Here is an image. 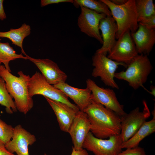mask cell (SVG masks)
<instances>
[{
	"label": "cell",
	"mask_w": 155,
	"mask_h": 155,
	"mask_svg": "<svg viewBox=\"0 0 155 155\" xmlns=\"http://www.w3.org/2000/svg\"><path fill=\"white\" fill-rule=\"evenodd\" d=\"M83 111L90 121V131L95 137L105 139L120 134L121 117L113 111L92 100Z\"/></svg>",
	"instance_id": "obj_1"
},
{
	"label": "cell",
	"mask_w": 155,
	"mask_h": 155,
	"mask_svg": "<svg viewBox=\"0 0 155 155\" xmlns=\"http://www.w3.org/2000/svg\"><path fill=\"white\" fill-rule=\"evenodd\" d=\"M107 57L127 65L139 54L131 35L128 31L118 39Z\"/></svg>",
	"instance_id": "obj_10"
},
{
	"label": "cell",
	"mask_w": 155,
	"mask_h": 155,
	"mask_svg": "<svg viewBox=\"0 0 155 155\" xmlns=\"http://www.w3.org/2000/svg\"><path fill=\"white\" fill-rule=\"evenodd\" d=\"M30 33V26L24 23L18 28H11L7 32H0V38L9 39L13 44L20 47L22 53L25 55L26 54L23 49V42L24 39L29 36Z\"/></svg>",
	"instance_id": "obj_20"
},
{
	"label": "cell",
	"mask_w": 155,
	"mask_h": 155,
	"mask_svg": "<svg viewBox=\"0 0 155 155\" xmlns=\"http://www.w3.org/2000/svg\"><path fill=\"white\" fill-rule=\"evenodd\" d=\"M28 91L32 98L36 95H41L44 97L63 103L75 109L80 110L76 105L69 101L68 97L64 93L49 83L42 74L36 71L30 78Z\"/></svg>",
	"instance_id": "obj_5"
},
{
	"label": "cell",
	"mask_w": 155,
	"mask_h": 155,
	"mask_svg": "<svg viewBox=\"0 0 155 155\" xmlns=\"http://www.w3.org/2000/svg\"><path fill=\"white\" fill-rule=\"evenodd\" d=\"M12 98L7 89L5 81L0 77V104L5 106L6 112L10 114L17 110Z\"/></svg>",
	"instance_id": "obj_24"
},
{
	"label": "cell",
	"mask_w": 155,
	"mask_h": 155,
	"mask_svg": "<svg viewBox=\"0 0 155 155\" xmlns=\"http://www.w3.org/2000/svg\"><path fill=\"white\" fill-rule=\"evenodd\" d=\"M117 155H147L144 150L138 146L131 148L126 149Z\"/></svg>",
	"instance_id": "obj_26"
},
{
	"label": "cell",
	"mask_w": 155,
	"mask_h": 155,
	"mask_svg": "<svg viewBox=\"0 0 155 155\" xmlns=\"http://www.w3.org/2000/svg\"><path fill=\"white\" fill-rule=\"evenodd\" d=\"M44 155H47L46 153H45L44 154Z\"/></svg>",
	"instance_id": "obj_34"
},
{
	"label": "cell",
	"mask_w": 155,
	"mask_h": 155,
	"mask_svg": "<svg viewBox=\"0 0 155 155\" xmlns=\"http://www.w3.org/2000/svg\"><path fill=\"white\" fill-rule=\"evenodd\" d=\"M113 3L117 5H121L125 3L127 0H110Z\"/></svg>",
	"instance_id": "obj_32"
},
{
	"label": "cell",
	"mask_w": 155,
	"mask_h": 155,
	"mask_svg": "<svg viewBox=\"0 0 155 155\" xmlns=\"http://www.w3.org/2000/svg\"><path fill=\"white\" fill-rule=\"evenodd\" d=\"M36 140L35 136L19 125L14 128L11 140L5 145L11 153L16 152L17 155H29L28 147Z\"/></svg>",
	"instance_id": "obj_12"
},
{
	"label": "cell",
	"mask_w": 155,
	"mask_h": 155,
	"mask_svg": "<svg viewBox=\"0 0 155 155\" xmlns=\"http://www.w3.org/2000/svg\"><path fill=\"white\" fill-rule=\"evenodd\" d=\"M99 28L102 32L103 43L102 46L96 50V53L106 55L111 52L116 42L117 26L112 16H106L100 21Z\"/></svg>",
	"instance_id": "obj_16"
},
{
	"label": "cell",
	"mask_w": 155,
	"mask_h": 155,
	"mask_svg": "<svg viewBox=\"0 0 155 155\" xmlns=\"http://www.w3.org/2000/svg\"><path fill=\"white\" fill-rule=\"evenodd\" d=\"M53 111L61 130L68 133L77 113L75 109L63 103L45 97Z\"/></svg>",
	"instance_id": "obj_17"
},
{
	"label": "cell",
	"mask_w": 155,
	"mask_h": 155,
	"mask_svg": "<svg viewBox=\"0 0 155 155\" xmlns=\"http://www.w3.org/2000/svg\"><path fill=\"white\" fill-rule=\"evenodd\" d=\"M73 0H41L40 1V6L42 7L53 4L58 3H61L69 2L73 3Z\"/></svg>",
	"instance_id": "obj_28"
},
{
	"label": "cell",
	"mask_w": 155,
	"mask_h": 155,
	"mask_svg": "<svg viewBox=\"0 0 155 155\" xmlns=\"http://www.w3.org/2000/svg\"><path fill=\"white\" fill-rule=\"evenodd\" d=\"M74 102L81 111H83L91 102V92L86 88L81 89L72 87L65 82L53 85Z\"/></svg>",
	"instance_id": "obj_18"
},
{
	"label": "cell",
	"mask_w": 155,
	"mask_h": 155,
	"mask_svg": "<svg viewBox=\"0 0 155 155\" xmlns=\"http://www.w3.org/2000/svg\"><path fill=\"white\" fill-rule=\"evenodd\" d=\"M80 7L81 12L78 18V25L80 31L88 36L95 38L102 44L99 26L100 20L106 16L88 8Z\"/></svg>",
	"instance_id": "obj_11"
},
{
	"label": "cell",
	"mask_w": 155,
	"mask_h": 155,
	"mask_svg": "<svg viewBox=\"0 0 155 155\" xmlns=\"http://www.w3.org/2000/svg\"><path fill=\"white\" fill-rule=\"evenodd\" d=\"M0 38V63H3L6 69L9 72L11 71L9 66V62L16 59L21 58L25 60L27 58L22 54H18L8 42L3 43Z\"/></svg>",
	"instance_id": "obj_21"
},
{
	"label": "cell",
	"mask_w": 155,
	"mask_h": 155,
	"mask_svg": "<svg viewBox=\"0 0 155 155\" xmlns=\"http://www.w3.org/2000/svg\"><path fill=\"white\" fill-rule=\"evenodd\" d=\"M150 89L151 91L149 93L155 96V87L152 86H151Z\"/></svg>",
	"instance_id": "obj_33"
},
{
	"label": "cell",
	"mask_w": 155,
	"mask_h": 155,
	"mask_svg": "<svg viewBox=\"0 0 155 155\" xmlns=\"http://www.w3.org/2000/svg\"><path fill=\"white\" fill-rule=\"evenodd\" d=\"M1 63H0V65H1Z\"/></svg>",
	"instance_id": "obj_35"
},
{
	"label": "cell",
	"mask_w": 155,
	"mask_h": 155,
	"mask_svg": "<svg viewBox=\"0 0 155 155\" xmlns=\"http://www.w3.org/2000/svg\"><path fill=\"white\" fill-rule=\"evenodd\" d=\"M3 0H0V20H3L6 18L3 5Z\"/></svg>",
	"instance_id": "obj_31"
},
{
	"label": "cell",
	"mask_w": 155,
	"mask_h": 155,
	"mask_svg": "<svg viewBox=\"0 0 155 155\" xmlns=\"http://www.w3.org/2000/svg\"><path fill=\"white\" fill-rule=\"evenodd\" d=\"M71 155H89L86 150L83 148L80 150H76L73 147H72V151Z\"/></svg>",
	"instance_id": "obj_29"
},
{
	"label": "cell",
	"mask_w": 155,
	"mask_h": 155,
	"mask_svg": "<svg viewBox=\"0 0 155 155\" xmlns=\"http://www.w3.org/2000/svg\"><path fill=\"white\" fill-rule=\"evenodd\" d=\"M108 7L117 26L116 38L118 39L125 33L135 32L138 27L135 0H127L124 4L117 5L109 0H100Z\"/></svg>",
	"instance_id": "obj_3"
},
{
	"label": "cell",
	"mask_w": 155,
	"mask_h": 155,
	"mask_svg": "<svg viewBox=\"0 0 155 155\" xmlns=\"http://www.w3.org/2000/svg\"><path fill=\"white\" fill-rule=\"evenodd\" d=\"M86 82V88L91 92L92 101L112 110L120 117L126 113L123 106L119 102L113 90L100 87L89 78L87 79Z\"/></svg>",
	"instance_id": "obj_8"
},
{
	"label": "cell",
	"mask_w": 155,
	"mask_h": 155,
	"mask_svg": "<svg viewBox=\"0 0 155 155\" xmlns=\"http://www.w3.org/2000/svg\"><path fill=\"white\" fill-rule=\"evenodd\" d=\"M0 155H16L8 151L5 144L0 143Z\"/></svg>",
	"instance_id": "obj_30"
},
{
	"label": "cell",
	"mask_w": 155,
	"mask_h": 155,
	"mask_svg": "<svg viewBox=\"0 0 155 155\" xmlns=\"http://www.w3.org/2000/svg\"><path fill=\"white\" fill-rule=\"evenodd\" d=\"M28 59L34 63L41 72L47 82L55 85L60 83L65 82L67 78L66 73L60 69L57 64L48 59H35L26 54Z\"/></svg>",
	"instance_id": "obj_13"
},
{
	"label": "cell",
	"mask_w": 155,
	"mask_h": 155,
	"mask_svg": "<svg viewBox=\"0 0 155 155\" xmlns=\"http://www.w3.org/2000/svg\"><path fill=\"white\" fill-rule=\"evenodd\" d=\"M76 7H83L106 16H112L111 12L107 6L100 0H74L73 3Z\"/></svg>",
	"instance_id": "obj_23"
},
{
	"label": "cell",
	"mask_w": 155,
	"mask_h": 155,
	"mask_svg": "<svg viewBox=\"0 0 155 155\" xmlns=\"http://www.w3.org/2000/svg\"><path fill=\"white\" fill-rule=\"evenodd\" d=\"M131 35L138 53L148 55L155 43V29L147 28L138 23V27Z\"/></svg>",
	"instance_id": "obj_15"
},
{
	"label": "cell",
	"mask_w": 155,
	"mask_h": 155,
	"mask_svg": "<svg viewBox=\"0 0 155 155\" xmlns=\"http://www.w3.org/2000/svg\"><path fill=\"white\" fill-rule=\"evenodd\" d=\"M153 118L151 120L146 121L135 133L127 141L123 143L121 148L128 149L138 146L140 142L146 137L155 131V109L153 111Z\"/></svg>",
	"instance_id": "obj_19"
},
{
	"label": "cell",
	"mask_w": 155,
	"mask_h": 155,
	"mask_svg": "<svg viewBox=\"0 0 155 155\" xmlns=\"http://www.w3.org/2000/svg\"><path fill=\"white\" fill-rule=\"evenodd\" d=\"M125 71L115 73V78L127 81L134 90L140 87L145 89L143 84L147 81L153 67L147 55L138 54L127 65Z\"/></svg>",
	"instance_id": "obj_4"
},
{
	"label": "cell",
	"mask_w": 155,
	"mask_h": 155,
	"mask_svg": "<svg viewBox=\"0 0 155 155\" xmlns=\"http://www.w3.org/2000/svg\"><path fill=\"white\" fill-rule=\"evenodd\" d=\"M93 69L92 75L99 77L104 84L112 88L119 89L114 78L115 71L119 66L127 67L125 64L118 62L108 58L106 55L95 53L92 57Z\"/></svg>",
	"instance_id": "obj_7"
},
{
	"label": "cell",
	"mask_w": 155,
	"mask_h": 155,
	"mask_svg": "<svg viewBox=\"0 0 155 155\" xmlns=\"http://www.w3.org/2000/svg\"><path fill=\"white\" fill-rule=\"evenodd\" d=\"M90 125L87 115L83 111L79 110L70 126L68 133L76 150L83 149L82 146L88 133L90 131Z\"/></svg>",
	"instance_id": "obj_14"
},
{
	"label": "cell",
	"mask_w": 155,
	"mask_h": 155,
	"mask_svg": "<svg viewBox=\"0 0 155 155\" xmlns=\"http://www.w3.org/2000/svg\"><path fill=\"white\" fill-rule=\"evenodd\" d=\"M14 128L0 119V143L5 145L11 139Z\"/></svg>",
	"instance_id": "obj_25"
},
{
	"label": "cell",
	"mask_w": 155,
	"mask_h": 155,
	"mask_svg": "<svg viewBox=\"0 0 155 155\" xmlns=\"http://www.w3.org/2000/svg\"><path fill=\"white\" fill-rule=\"evenodd\" d=\"M19 77L12 74L3 65H0V77L5 83L7 89L14 100L17 110L26 114L33 107V100L29 94L28 84L30 77L22 71L18 72Z\"/></svg>",
	"instance_id": "obj_2"
},
{
	"label": "cell",
	"mask_w": 155,
	"mask_h": 155,
	"mask_svg": "<svg viewBox=\"0 0 155 155\" xmlns=\"http://www.w3.org/2000/svg\"><path fill=\"white\" fill-rule=\"evenodd\" d=\"M148 28L155 29V15L152 16L138 23Z\"/></svg>",
	"instance_id": "obj_27"
},
{
	"label": "cell",
	"mask_w": 155,
	"mask_h": 155,
	"mask_svg": "<svg viewBox=\"0 0 155 155\" xmlns=\"http://www.w3.org/2000/svg\"><path fill=\"white\" fill-rule=\"evenodd\" d=\"M138 23L155 15V6L152 0H135Z\"/></svg>",
	"instance_id": "obj_22"
},
{
	"label": "cell",
	"mask_w": 155,
	"mask_h": 155,
	"mask_svg": "<svg viewBox=\"0 0 155 155\" xmlns=\"http://www.w3.org/2000/svg\"><path fill=\"white\" fill-rule=\"evenodd\" d=\"M142 111L137 107L129 113L121 117V137L124 143L131 137L146 121L150 115L149 110L145 102Z\"/></svg>",
	"instance_id": "obj_9"
},
{
	"label": "cell",
	"mask_w": 155,
	"mask_h": 155,
	"mask_svg": "<svg viewBox=\"0 0 155 155\" xmlns=\"http://www.w3.org/2000/svg\"><path fill=\"white\" fill-rule=\"evenodd\" d=\"M122 143L120 134L105 140L95 137L90 131L84 140L82 148L94 155H117L122 151Z\"/></svg>",
	"instance_id": "obj_6"
}]
</instances>
